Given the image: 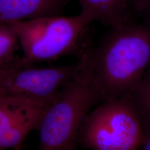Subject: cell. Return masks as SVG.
<instances>
[{"label":"cell","mask_w":150,"mask_h":150,"mask_svg":"<svg viewBox=\"0 0 150 150\" xmlns=\"http://www.w3.org/2000/svg\"><path fill=\"white\" fill-rule=\"evenodd\" d=\"M91 57L102 100L131 98L150 65V23L132 19L111 28Z\"/></svg>","instance_id":"cell-1"},{"label":"cell","mask_w":150,"mask_h":150,"mask_svg":"<svg viewBox=\"0 0 150 150\" xmlns=\"http://www.w3.org/2000/svg\"><path fill=\"white\" fill-rule=\"evenodd\" d=\"M91 45L79 57L72 78L54 96L38 131L41 150H73L91 108L102 100L93 83Z\"/></svg>","instance_id":"cell-2"},{"label":"cell","mask_w":150,"mask_h":150,"mask_svg":"<svg viewBox=\"0 0 150 150\" xmlns=\"http://www.w3.org/2000/svg\"><path fill=\"white\" fill-rule=\"evenodd\" d=\"M92 22L81 12L72 17L56 16L9 23L18 33L23 53L22 61L33 64L67 54L79 57L92 45L88 28Z\"/></svg>","instance_id":"cell-3"},{"label":"cell","mask_w":150,"mask_h":150,"mask_svg":"<svg viewBox=\"0 0 150 150\" xmlns=\"http://www.w3.org/2000/svg\"><path fill=\"white\" fill-rule=\"evenodd\" d=\"M144 141L142 120L131 98L105 101L89 113L81 126L77 144L92 150H134Z\"/></svg>","instance_id":"cell-4"},{"label":"cell","mask_w":150,"mask_h":150,"mask_svg":"<svg viewBox=\"0 0 150 150\" xmlns=\"http://www.w3.org/2000/svg\"><path fill=\"white\" fill-rule=\"evenodd\" d=\"M77 65L78 61L62 67L37 68L16 56L0 66V95L51 99L72 78Z\"/></svg>","instance_id":"cell-5"},{"label":"cell","mask_w":150,"mask_h":150,"mask_svg":"<svg viewBox=\"0 0 150 150\" xmlns=\"http://www.w3.org/2000/svg\"><path fill=\"white\" fill-rule=\"evenodd\" d=\"M53 98L0 95V150L17 149L32 130H38Z\"/></svg>","instance_id":"cell-6"},{"label":"cell","mask_w":150,"mask_h":150,"mask_svg":"<svg viewBox=\"0 0 150 150\" xmlns=\"http://www.w3.org/2000/svg\"><path fill=\"white\" fill-rule=\"evenodd\" d=\"M71 0H0V23L62 16Z\"/></svg>","instance_id":"cell-7"},{"label":"cell","mask_w":150,"mask_h":150,"mask_svg":"<svg viewBox=\"0 0 150 150\" xmlns=\"http://www.w3.org/2000/svg\"><path fill=\"white\" fill-rule=\"evenodd\" d=\"M81 13L91 20L106 26H118L134 19L129 10L128 0H79Z\"/></svg>","instance_id":"cell-8"},{"label":"cell","mask_w":150,"mask_h":150,"mask_svg":"<svg viewBox=\"0 0 150 150\" xmlns=\"http://www.w3.org/2000/svg\"><path fill=\"white\" fill-rule=\"evenodd\" d=\"M19 37L11 23H0V66L13 61Z\"/></svg>","instance_id":"cell-9"},{"label":"cell","mask_w":150,"mask_h":150,"mask_svg":"<svg viewBox=\"0 0 150 150\" xmlns=\"http://www.w3.org/2000/svg\"><path fill=\"white\" fill-rule=\"evenodd\" d=\"M148 69L131 97L139 112L143 126L150 122V65Z\"/></svg>","instance_id":"cell-10"},{"label":"cell","mask_w":150,"mask_h":150,"mask_svg":"<svg viewBox=\"0 0 150 150\" xmlns=\"http://www.w3.org/2000/svg\"><path fill=\"white\" fill-rule=\"evenodd\" d=\"M128 4L134 19L150 23V0H128Z\"/></svg>","instance_id":"cell-11"},{"label":"cell","mask_w":150,"mask_h":150,"mask_svg":"<svg viewBox=\"0 0 150 150\" xmlns=\"http://www.w3.org/2000/svg\"><path fill=\"white\" fill-rule=\"evenodd\" d=\"M144 141L141 149L150 150V122L143 126Z\"/></svg>","instance_id":"cell-12"}]
</instances>
